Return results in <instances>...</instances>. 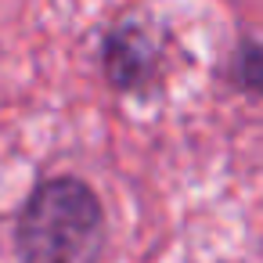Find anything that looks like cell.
I'll return each instance as SVG.
<instances>
[{"mask_svg":"<svg viewBox=\"0 0 263 263\" xmlns=\"http://www.w3.org/2000/svg\"><path fill=\"white\" fill-rule=\"evenodd\" d=\"M15 245L22 263H98L105 249L98 195L76 177L44 180L18 216Z\"/></svg>","mask_w":263,"mask_h":263,"instance_id":"1","label":"cell"},{"mask_svg":"<svg viewBox=\"0 0 263 263\" xmlns=\"http://www.w3.org/2000/svg\"><path fill=\"white\" fill-rule=\"evenodd\" d=\"M101 65H105V76L116 90L144 94L162 76V51L148 36V29H141L137 22H123L105 36Z\"/></svg>","mask_w":263,"mask_h":263,"instance_id":"2","label":"cell"},{"mask_svg":"<svg viewBox=\"0 0 263 263\" xmlns=\"http://www.w3.org/2000/svg\"><path fill=\"white\" fill-rule=\"evenodd\" d=\"M238 80H241V87L263 94V44H245V47H241Z\"/></svg>","mask_w":263,"mask_h":263,"instance_id":"3","label":"cell"}]
</instances>
